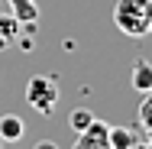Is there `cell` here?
<instances>
[{
	"instance_id": "obj_12",
	"label": "cell",
	"mask_w": 152,
	"mask_h": 149,
	"mask_svg": "<svg viewBox=\"0 0 152 149\" xmlns=\"http://www.w3.org/2000/svg\"><path fill=\"white\" fill-rule=\"evenodd\" d=\"M133 149H152V139H139V143H136Z\"/></svg>"
},
{
	"instance_id": "obj_5",
	"label": "cell",
	"mask_w": 152,
	"mask_h": 149,
	"mask_svg": "<svg viewBox=\"0 0 152 149\" xmlns=\"http://www.w3.org/2000/svg\"><path fill=\"white\" fill-rule=\"evenodd\" d=\"M7 3H10V13L16 16L20 26L39 23V3H36V0H7Z\"/></svg>"
},
{
	"instance_id": "obj_11",
	"label": "cell",
	"mask_w": 152,
	"mask_h": 149,
	"mask_svg": "<svg viewBox=\"0 0 152 149\" xmlns=\"http://www.w3.org/2000/svg\"><path fill=\"white\" fill-rule=\"evenodd\" d=\"M32 149H58V146H55V143H49V139H42V143H36Z\"/></svg>"
},
{
	"instance_id": "obj_8",
	"label": "cell",
	"mask_w": 152,
	"mask_h": 149,
	"mask_svg": "<svg viewBox=\"0 0 152 149\" xmlns=\"http://www.w3.org/2000/svg\"><path fill=\"white\" fill-rule=\"evenodd\" d=\"M133 88L139 91V94H149L152 91V62L139 59L133 65Z\"/></svg>"
},
{
	"instance_id": "obj_9",
	"label": "cell",
	"mask_w": 152,
	"mask_h": 149,
	"mask_svg": "<svg viewBox=\"0 0 152 149\" xmlns=\"http://www.w3.org/2000/svg\"><path fill=\"white\" fill-rule=\"evenodd\" d=\"M139 123L146 130V139H152V91L142 94V104H139Z\"/></svg>"
},
{
	"instance_id": "obj_10",
	"label": "cell",
	"mask_w": 152,
	"mask_h": 149,
	"mask_svg": "<svg viewBox=\"0 0 152 149\" xmlns=\"http://www.w3.org/2000/svg\"><path fill=\"white\" fill-rule=\"evenodd\" d=\"M91 120H94V117H91V110H88V107H78V110H71V114H68V123H71V130H75V133H81Z\"/></svg>"
},
{
	"instance_id": "obj_7",
	"label": "cell",
	"mask_w": 152,
	"mask_h": 149,
	"mask_svg": "<svg viewBox=\"0 0 152 149\" xmlns=\"http://www.w3.org/2000/svg\"><path fill=\"white\" fill-rule=\"evenodd\" d=\"M20 32H23V26L16 23L13 13H0V49H10L20 39Z\"/></svg>"
},
{
	"instance_id": "obj_2",
	"label": "cell",
	"mask_w": 152,
	"mask_h": 149,
	"mask_svg": "<svg viewBox=\"0 0 152 149\" xmlns=\"http://www.w3.org/2000/svg\"><path fill=\"white\" fill-rule=\"evenodd\" d=\"M26 104L36 114H52L58 104V81L52 75H32L26 81Z\"/></svg>"
},
{
	"instance_id": "obj_13",
	"label": "cell",
	"mask_w": 152,
	"mask_h": 149,
	"mask_svg": "<svg viewBox=\"0 0 152 149\" xmlns=\"http://www.w3.org/2000/svg\"><path fill=\"white\" fill-rule=\"evenodd\" d=\"M149 32H152V20H149Z\"/></svg>"
},
{
	"instance_id": "obj_6",
	"label": "cell",
	"mask_w": 152,
	"mask_h": 149,
	"mask_svg": "<svg viewBox=\"0 0 152 149\" xmlns=\"http://www.w3.org/2000/svg\"><path fill=\"white\" fill-rule=\"evenodd\" d=\"M139 143L133 126H107V146L110 149H133Z\"/></svg>"
},
{
	"instance_id": "obj_1",
	"label": "cell",
	"mask_w": 152,
	"mask_h": 149,
	"mask_svg": "<svg viewBox=\"0 0 152 149\" xmlns=\"http://www.w3.org/2000/svg\"><path fill=\"white\" fill-rule=\"evenodd\" d=\"M149 20H152V0H117L113 7V26L123 36H146L149 32Z\"/></svg>"
},
{
	"instance_id": "obj_4",
	"label": "cell",
	"mask_w": 152,
	"mask_h": 149,
	"mask_svg": "<svg viewBox=\"0 0 152 149\" xmlns=\"http://www.w3.org/2000/svg\"><path fill=\"white\" fill-rule=\"evenodd\" d=\"M26 136V123L16 114H3L0 117V143H20Z\"/></svg>"
},
{
	"instance_id": "obj_3",
	"label": "cell",
	"mask_w": 152,
	"mask_h": 149,
	"mask_svg": "<svg viewBox=\"0 0 152 149\" xmlns=\"http://www.w3.org/2000/svg\"><path fill=\"white\" fill-rule=\"evenodd\" d=\"M75 149H110V146H107V123L91 120V123H88V126L78 133Z\"/></svg>"
}]
</instances>
